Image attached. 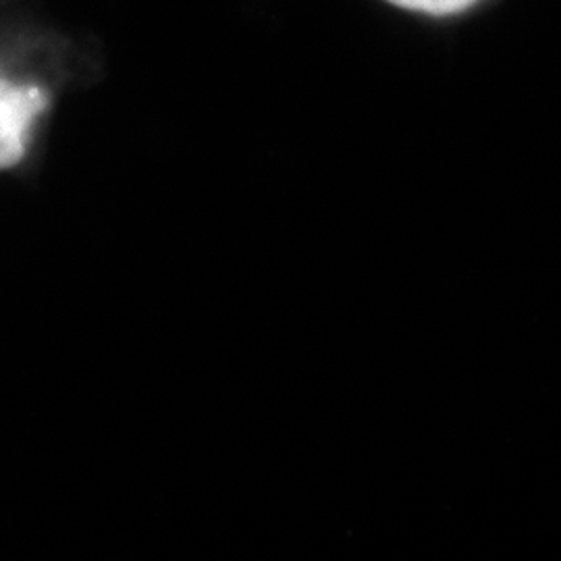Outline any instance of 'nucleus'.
I'll list each match as a JSON object with an SVG mask.
<instances>
[{
	"instance_id": "1",
	"label": "nucleus",
	"mask_w": 561,
	"mask_h": 561,
	"mask_svg": "<svg viewBox=\"0 0 561 561\" xmlns=\"http://www.w3.org/2000/svg\"><path fill=\"white\" fill-rule=\"evenodd\" d=\"M48 106L50 96L44 85L0 67V171L15 169L27 157Z\"/></svg>"
},
{
	"instance_id": "2",
	"label": "nucleus",
	"mask_w": 561,
	"mask_h": 561,
	"mask_svg": "<svg viewBox=\"0 0 561 561\" xmlns=\"http://www.w3.org/2000/svg\"><path fill=\"white\" fill-rule=\"evenodd\" d=\"M382 13L428 32H454L493 13L503 0H366Z\"/></svg>"
}]
</instances>
